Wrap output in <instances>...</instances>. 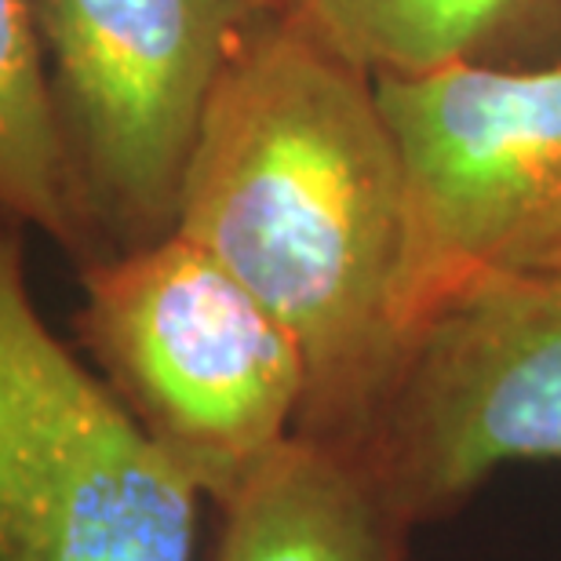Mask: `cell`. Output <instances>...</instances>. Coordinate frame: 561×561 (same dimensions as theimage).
I'll return each instance as SVG.
<instances>
[{"label": "cell", "mask_w": 561, "mask_h": 561, "mask_svg": "<svg viewBox=\"0 0 561 561\" xmlns=\"http://www.w3.org/2000/svg\"><path fill=\"white\" fill-rule=\"evenodd\" d=\"M175 230L263 302L299 346V431L354 448L405 329V168L376 81L274 4L208 103Z\"/></svg>", "instance_id": "cell-1"}, {"label": "cell", "mask_w": 561, "mask_h": 561, "mask_svg": "<svg viewBox=\"0 0 561 561\" xmlns=\"http://www.w3.org/2000/svg\"><path fill=\"white\" fill-rule=\"evenodd\" d=\"M351 453L416 529L500 463L561 459V274H481L426 310Z\"/></svg>", "instance_id": "cell-6"}, {"label": "cell", "mask_w": 561, "mask_h": 561, "mask_svg": "<svg viewBox=\"0 0 561 561\" xmlns=\"http://www.w3.org/2000/svg\"><path fill=\"white\" fill-rule=\"evenodd\" d=\"M73 335L142 434L216 507L299 431V346L179 230L81 266Z\"/></svg>", "instance_id": "cell-2"}, {"label": "cell", "mask_w": 561, "mask_h": 561, "mask_svg": "<svg viewBox=\"0 0 561 561\" xmlns=\"http://www.w3.org/2000/svg\"><path fill=\"white\" fill-rule=\"evenodd\" d=\"M201 492L44 321L0 219V561H190Z\"/></svg>", "instance_id": "cell-3"}, {"label": "cell", "mask_w": 561, "mask_h": 561, "mask_svg": "<svg viewBox=\"0 0 561 561\" xmlns=\"http://www.w3.org/2000/svg\"><path fill=\"white\" fill-rule=\"evenodd\" d=\"M211 561H405L420 529L351 448L291 434L219 507Z\"/></svg>", "instance_id": "cell-7"}, {"label": "cell", "mask_w": 561, "mask_h": 561, "mask_svg": "<svg viewBox=\"0 0 561 561\" xmlns=\"http://www.w3.org/2000/svg\"><path fill=\"white\" fill-rule=\"evenodd\" d=\"M274 4L280 0H33L88 263L175 233L219 77Z\"/></svg>", "instance_id": "cell-4"}, {"label": "cell", "mask_w": 561, "mask_h": 561, "mask_svg": "<svg viewBox=\"0 0 561 561\" xmlns=\"http://www.w3.org/2000/svg\"><path fill=\"white\" fill-rule=\"evenodd\" d=\"M0 216L41 230L77 266L88 263L33 0H0Z\"/></svg>", "instance_id": "cell-9"}, {"label": "cell", "mask_w": 561, "mask_h": 561, "mask_svg": "<svg viewBox=\"0 0 561 561\" xmlns=\"http://www.w3.org/2000/svg\"><path fill=\"white\" fill-rule=\"evenodd\" d=\"M405 168V340L481 274H561V62L376 77Z\"/></svg>", "instance_id": "cell-5"}, {"label": "cell", "mask_w": 561, "mask_h": 561, "mask_svg": "<svg viewBox=\"0 0 561 561\" xmlns=\"http://www.w3.org/2000/svg\"><path fill=\"white\" fill-rule=\"evenodd\" d=\"M368 77H423L514 55L561 33V0H280Z\"/></svg>", "instance_id": "cell-8"}]
</instances>
